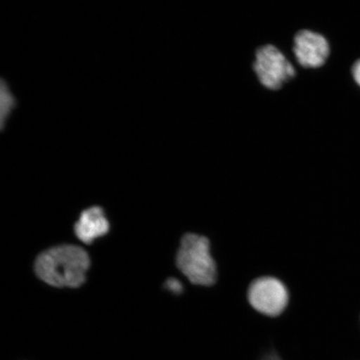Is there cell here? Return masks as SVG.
I'll return each mask as SVG.
<instances>
[{
  "instance_id": "cell-4",
  "label": "cell",
  "mask_w": 360,
  "mask_h": 360,
  "mask_svg": "<svg viewBox=\"0 0 360 360\" xmlns=\"http://www.w3.org/2000/svg\"><path fill=\"white\" fill-rule=\"evenodd\" d=\"M254 70L259 82L267 89H281L295 77L294 66L283 53L273 45H265L256 52Z\"/></svg>"
},
{
  "instance_id": "cell-7",
  "label": "cell",
  "mask_w": 360,
  "mask_h": 360,
  "mask_svg": "<svg viewBox=\"0 0 360 360\" xmlns=\"http://www.w3.org/2000/svg\"><path fill=\"white\" fill-rule=\"evenodd\" d=\"M16 105L15 96L8 88V84L4 79L0 85V126L4 128L8 117L11 115L13 108Z\"/></svg>"
},
{
  "instance_id": "cell-1",
  "label": "cell",
  "mask_w": 360,
  "mask_h": 360,
  "mask_svg": "<svg viewBox=\"0 0 360 360\" xmlns=\"http://www.w3.org/2000/svg\"><path fill=\"white\" fill-rule=\"evenodd\" d=\"M89 267L88 252L75 245L49 248L34 262V272L40 281L51 287L70 289L84 285Z\"/></svg>"
},
{
  "instance_id": "cell-5",
  "label": "cell",
  "mask_w": 360,
  "mask_h": 360,
  "mask_svg": "<svg viewBox=\"0 0 360 360\" xmlns=\"http://www.w3.org/2000/svg\"><path fill=\"white\" fill-rule=\"evenodd\" d=\"M292 51L301 66L314 69L325 65L330 55V45L321 34L301 30L295 35Z\"/></svg>"
},
{
  "instance_id": "cell-2",
  "label": "cell",
  "mask_w": 360,
  "mask_h": 360,
  "mask_svg": "<svg viewBox=\"0 0 360 360\" xmlns=\"http://www.w3.org/2000/svg\"><path fill=\"white\" fill-rule=\"evenodd\" d=\"M176 264L193 285H213L217 280V268L210 253V243L205 236L187 233L180 241Z\"/></svg>"
},
{
  "instance_id": "cell-3",
  "label": "cell",
  "mask_w": 360,
  "mask_h": 360,
  "mask_svg": "<svg viewBox=\"0 0 360 360\" xmlns=\"http://www.w3.org/2000/svg\"><path fill=\"white\" fill-rule=\"evenodd\" d=\"M247 296L252 308L272 318L285 312L290 300L286 286L274 277H261L252 282Z\"/></svg>"
},
{
  "instance_id": "cell-10",
  "label": "cell",
  "mask_w": 360,
  "mask_h": 360,
  "mask_svg": "<svg viewBox=\"0 0 360 360\" xmlns=\"http://www.w3.org/2000/svg\"><path fill=\"white\" fill-rule=\"evenodd\" d=\"M260 360H282L280 355H278L276 351H269L267 354H265Z\"/></svg>"
},
{
  "instance_id": "cell-9",
  "label": "cell",
  "mask_w": 360,
  "mask_h": 360,
  "mask_svg": "<svg viewBox=\"0 0 360 360\" xmlns=\"http://www.w3.org/2000/svg\"><path fill=\"white\" fill-rule=\"evenodd\" d=\"M353 76L354 80L360 86V60L355 63L353 67Z\"/></svg>"
},
{
  "instance_id": "cell-6",
  "label": "cell",
  "mask_w": 360,
  "mask_h": 360,
  "mask_svg": "<svg viewBox=\"0 0 360 360\" xmlns=\"http://www.w3.org/2000/svg\"><path fill=\"white\" fill-rule=\"evenodd\" d=\"M110 224L105 210L101 207L93 206L84 210L75 224L76 237L85 245H91L94 241L109 233Z\"/></svg>"
},
{
  "instance_id": "cell-8",
  "label": "cell",
  "mask_w": 360,
  "mask_h": 360,
  "mask_svg": "<svg viewBox=\"0 0 360 360\" xmlns=\"http://www.w3.org/2000/svg\"><path fill=\"white\" fill-rule=\"evenodd\" d=\"M165 287L174 295H181L184 291L182 283L174 278H168L167 281L165 282Z\"/></svg>"
}]
</instances>
